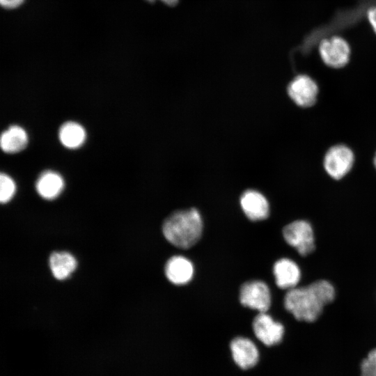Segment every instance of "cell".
I'll return each mask as SVG.
<instances>
[{"label":"cell","mask_w":376,"mask_h":376,"mask_svg":"<svg viewBox=\"0 0 376 376\" xmlns=\"http://www.w3.org/2000/svg\"><path fill=\"white\" fill-rule=\"evenodd\" d=\"M336 295L331 283L318 280L306 286L288 290L284 297V306L296 320L313 322L319 318L324 306L335 299Z\"/></svg>","instance_id":"cell-1"},{"label":"cell","mask_w":376,"mask_h":376,"mask_svg":"<svg viewBox=\"0 0 376 376\" xmlns=\"http://www.w3.org/2000/svg\"><path fill=\"white\" fill-rule=\"evenodd\" d=\"M162 231L165 238L175 246L190 248L201 237V216L195 208L175 211L165 219Z\"/></svg>","instance_id":"cell-2"},{"label":"cell","mask_w":376,"mask_h":376,"mask_svg":"<svg viewBox=\"0 0 376 376\" xmlns=\"http://www.w3.org/2000/svg\"><path fill=\"white\" fill-rule=\"evenodd\" d=\"M283 235L285 242L302 256L311 254L315 249L313 229L307 221L290 223L283 228Z\"/></svg>","instance_id":"cell-3"},{"label":"cell","mask_w":376,"mask_h":376,"mask_svg":"<svg viewBox=\"0 0 376 376\" xmlns=\"http://www.w3.org/2000/svg\"><path fill=\"white\" fill-rule=\"evenodd\" d=\"M354 163V152L345 144H336L330 147L323 159V167L326 173L337 180L344 178L350 171Z\"/></svg>","instance_id":"cell-4"},{"label":"cell","mask_w":376,"mask_h":376,"mask_svg":"<svg viewBox=\"0 0 376 376\" xmlns=\"http://www.w3.org/2000/svg\"><path fill=\"white\" fill-rule=\"evenodd\" d=\"M320 56L329 68L338 69L350 61L351 48L348 42L339 36L322 39L318 46Z\"/></svg>","instance_id":"cell-5"},{"label":"cell","mask_w":376,"mask_h":376,"mask_svg":"<svg viewBox=\"0 0 376 376\" xmlns=\"http://www.w3.org/2000/svg\"><path fill=\"white\" fill-rule=\"evenodd\" d=\"M241 304L260 313L266 312L271 304L270 291L265 283L250 281L244 283L240 292Z\"/></svg>","instance_id":"cell-6"},{"label":"cell","mask_w":376,"mask_h":376,"mask_svg":"<svg viewBox=\"0 0 376 376\" xmlns=\"http://www.w3.org/2000/svg\"><path fill=\"white\" fill-rule=\"evenodd\" d=\"M288 94L297 106L310 107L317 100L318 86L308 75H299L290 82Z\"/></svg>","instance_id":"cell-7"},{"label":"cell","mask_w":376,"mask_h":376,"mask_svg":"<svg viewBox=\"0 0 376 376\" xmlns=\"http://www.w3.org/2000/svg\"><path fill=\"white\" fill-rule=\"evenodd\" d=\"M253 331L256 337L266 346L280 343L284 335L283 324L275 321L266 312L260 313L255 317Z\"/></svg>","instance_id":"cell-8"},{"label":"cell","mask_w":376,"mask_h":376,"mask_svg":"<svg viewBox=\"0 0 376 376\" xmlns=\"http://www.w3.org/2000/svg\"><path fill=\"white\" fill-rule=\"evenodd\" d=\"M233 361L242 370H249L257 365L260 352L256 344L249 338L237 336L230 343Z\"/></svg>","instance_id":"cell-9"},{"label":"cell","mask_w":376,"mask_h":376,"mask_svg":"<svg viewBox=\"0 0 376 376\" xmlns=\"http://www.w3.org/2000/svg\"><path fill=\"white\" fill-rule=\"evenodd\" d=\"M240 205L251 221L263 220L269 216V205L267 198L259 191L249 189L240 197Z\"/></svg>","instance_id":"cell-10"},{"label":"cell","mask_w":376,"mask_h":376,"mask_svg":"<svg viewBox=\"0 0 376 376\" xmlns=\"http://www.w3.org/2000/svg\"><path fill=\"white\" fill-rule=\"evenodd\" d=\"M29 136L21 125H12L0 133V150L8 155H15L26 149Z\"/></svg>","instance_id":"cell-11"},{"label":"cell","mask_w":376,"mask_h":376,"mask_svg":"<svg viewBox=\"0 0 376 376\" xmlns=\"http://www.w3.org/2000/svg\"><path fill=\"white\" fill-rule=\"evenodd\" d=\"M276 285L281 289L290 290L297 287L301 279V271L293 260L281 258L273 267Z\"/></svg>","instance_id":"cell-12"},{"label":"cell","mask_w":376,"mask_h":376,"mask_svg":"<svg viewBox=\"0 0 376 376\" xmlns=\"http://www.w3.org/2000/svg\"><path fill=\"white\" fill-rule=\"evenodd\" d=\"M38 194L45 200H53L63 191L65 186L63 178L60 173L46 170L38 177L36 184Z\"/></svg>","instance_id":"cell-13"},{"label":"cell","mask_w":376,"mask_h":376,"mask_svg":"<svg viewBox=\"0 0 376 376\" xmlns=\"http://www.w3.org/2000/svg\"><path fill=\"white\" fill-rule=\"evenodd\" d=\"M165 274L169 281L175 285L189 282L194 275L191 262L182 256L171 257L165 265Z\"/></svg>","instance_id":"cell-14"},{"label":"cell","mask_w":376,"mask_h":376,"mask_svg":"<svg viewBox=\"0 0 376 376\" xmlns=\"http://www.w3.org/2000/svg\"><path fill=\"white\" fill-rule=\"evenodd\" d=\"M58 139L64 147L69 149H76L84 143L86 132L84 127L79 123L68 121L60 127Z\"/></svg>","instance_id":"cell-15"},{"label":"cell","mask_w":376,"mask_h":376,"mask_svg":"<svg viewBox=\"0 0 376 376\" xmlns=\"http://www.w3.org/2000/svg\"><path fill=\"white\" fill-rule=\"evenodd\" d=\"M49 267L56 279L63 280L75 271L77 267V260L70 253L54 252L49 257Z\"/></svg>","instance_id":"cell-16"},{"label":"cell","mask_w":376,"mask_h":376,"mask_svg":"<svg viewBox=\"0 0 376 376\" xmlns=\"http://www.w3.org/2000/svg\"><path fill=\"white\" fill-rule=\"evenodd\" d=\"M17 183L9 174L0 171V203H7L15 196Z\"/></svg>","instance_id":"cell-17"},{"label":"cell","mask_w":376,"mask_h":376,"mask_svg":"<svg viewBox=\"0 0 376 376\" xmlns=\"http://www.w3.org/2000/svg\"><path fill=\"white\" fill-rule=\"evenodd\" d=\"M361 376H376V367L368 357L361 362Z\"/></svg>","instance_id":"cell-18"},{"label":"cell","mask_w":376,"mask_h":376,"mask_svg":"<svg viewBox=\"0 0 376 376\" xmlns=\"http://www.w3.org/2000/svg\"><path fill=\"white\" fill-rule=\"evenodd\" d=\"M24 1L25 0H0V6L7 10H13L19 8Z\"/></svg>","instance_id":"cell-19"},{"label":"cell","mask_w":376,"mask_h":376,"mask_svg":"<svg viewBox=\"0 0 376 376\" xmlns=\"http://www.w3.org/2000/svg\"><path fill=\"white\" fill-rule=\"evenodd\" d=\"M368 22L376 34V6L369 8L366 13Z\"/></svg>","instance_id":"cell-20"},{"label":"cell","mask_w":376,"mask_h":376,"mask_svg":"<svg viewBox=\"0 0 376 376\" xmlns=\"http://www.w3.org/2000/svg\"><path fill=\"white\" fill-rule=\"evenodd\" d=\"M368 358L373 363V364L376 367V348L369 352Z\"/></svg>","instance_id":"cell-21"},{"label":"cell","mask_w":376,"mask_h":376,"mask_svg":"<svg viewBox=\"0 0 376 376\" xmlns=\"http://www.w3.org/2000/svg\"><path fill=\"white\" fill-rule=\"evenodd\" d=\"M148 1H150V2H153L155 1V0H146ZM162 1L163 3H164L165 4L168 5V6H175L179 0H160Z\"/></svg>","instance_id":"cell-22"},{"label":"cell","mask_w":376,"mask_h":376,"mask_svg":"<svg viewBox=\"0 0 376 376\" xmlns=\"http://www.w3.org/2000/svg\"><path fill=\"white\" fill-rule=\"evenodd\" d=\"M373 164H374L375 168L376 169V152H375V155L374 156Z\"/></svg>","instance_id":"cell-23"}]
</instances>
